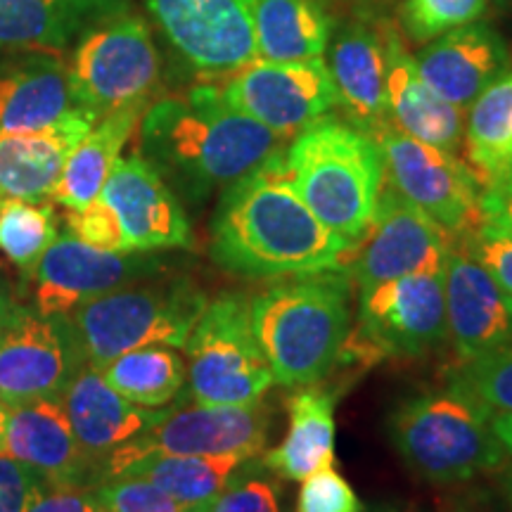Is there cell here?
<instances>
[{"label":"cell","mask_w":512,"mask_h":512,"mask_svg":"<svg viewBox=\"0 0 512 512\" xmlns=\"http://www.w3.org/2000/svg\"><path fill=\"white\" fill-rule=\"evenodd\" d=\"M491 430L501 446L512 456V413H491Z\"/></svg>","instance_id":"obj_44"},{"label":"cell","mask_w":512,"mask_h":512,"mask_svg":"<svg viewBox=\"0 0 512 512\" xmlns=\"http://www.w3.org/2000/svg\"><path fill=\"white\" fill-rule=\"evenodd\" d=\"M375 140L384 159V181L448 235L458 240L482 221L484 185L456 152L422 143L394 126Z\"/></svg>","instance_id":"obj_11"},{"label":"cell","mask_w":512,"mask_h":512,"mask_svg":"<svg viewBox=\"0 0 512 512\" xmlns=\"http://www.w3.org/2000/svg\"><path fill=\"white\" fill-rule=\"evenodd\" d=\"M5 427H8V406L0 401V453H5Z\"/></svg>","instance_id":"obj_46"},{"label":"cell","mask_w":512,"mask_h":512,"mask_svg":"<svg viewBox=\"0 0 512 512\" xmlns=\"http://www.w3.org/2000/svg\"><path fill=\"white\" fill-rule=\"evenodd\" d=\"M297 512H363V503L354 486L330 465L304 479Z\"/></svg>","instance_id":"obj_40"},{"label":"cell","mask_w":512,"mask_h":512,"mask_svg":"<svg viewBox=\"0 0 512 512\" xmlns=\"http://www.w3.org/2000/svg\"><path fill=\"white\" fill-rule=\"evenodd\" d=\"M95 121L74 110L43 131L0 133V200L53 202L64 164Z\"/></svg>","instance_id":"obj_21"},{"label":"cell","mask_w":512,"mask_h":512,"mask_svg":"<svg viewBox=\"0 0 512 512\" xmlns=\"http://www.w3.org/2000/svg\"><path fill=\"white\" fill-rule=\"evenodd\" d=\"M5 456L34 467L50 489H91L88 484L100 482L98 465L76 441L60 399L10 403Z\"/></svg>","instance_id":"obj_18"},{"label":"cell","mask_w":512,"mask_h":512,"mask_svg":"<svg viewBox=\"0 0 512 512\" xmlns=\"http://www.w3.org/2000/svg\"><path fill=\"white\" fill-rule=\"evenodd\" d=\"M482 214L503 223L512 233V174L501 183L484 188Z\"/></svg>","instance_id":"obj_43"},{"label":"cell","mask_w":512,"mask_h":512,"mask_svg":"<svg viewBox=\"0 0 512 512\" xmlns=\"http://www.w3.org/2000/svg\"><path fill=\"white\" fill-rule=\"evenodd\" d=\"M190 396L207 406H249L271 389L273 373L252 328V306L226 294L207 309L183 342Z\"/></svg>","instance_id":"obj_7"},{"label":"cell","mask_w":512,"mask_h":512,"mask_svg":"<svg viewBox=\"0 0 512 512\" xmlns=\"http://www.w3.org/2000/svg\"><path fill=\"white\" fill-rule=\"evenodd\" d=\"M382 38L387 50V102L392 126L422 143L456 152L465 133L463 110L439 98L427 86L415 57H411L394 29L387 27Z\"/></svg>","instance_id":"obj_24"},{"label":"cell","mask_w":512,"mask_h":512,"mask_svg":"<svg viewBox=\"0 0 512 512\" xmlns=\"http://www.w3.org/2000/svg\"><path fill=\"white\" fill-rule=\"evenodd\" d=\"M27 512H105L95 489H46Z\"/></svg>","instance_id":"obj_42"},{"label":"cell","mask_w":512,"mask_h":512,"mask_svg":"<svg viewBox=\"0 0 512 512\" xmlns=\"http://www.w3.org/2000/svg\"><path fill=\"white\" fill-rule=\"evenodd\" d=\"M285 174L313 216L356 245L373 221L384 185V159L375 138L349 121L320 117L283 150Z\"/></svg>","instance_id":"obj_4"},{"label":"cell","mask_w":512,"mask_h":512,"mask_svg":"<svg viewBox=\"0 0 512 512\" xmlns=\"http://www.w3.org/2000/svg\"><path fill=\"white\" fill-rule=\"evenodd\" d=\"M67 230L76 240L102 252H131L119 216L102 197L81 209H67Z\"/></svg>","instance_id":"obj_38"},{"label":"cell","mask_w":512,"mask_h":512,"mask_svg":"<svg viewBox=\"0 0 512 512\" xmlns=\"http://www.w3.org/2000/svg\"><path fill=\"white\" fill-rule=\"evenodd\" d=\"M444 294L448 335L463 361L512 342V297L458 247L446 259Z\"/></svg>","instance_id":"obj_19"},{"label":"cell","mask_w":512,"mask_h":512,"mask_svg":"<svg viewBox=\"0 0 512 512\" xmlns=\"http://www.w3.org/2000/svg\"><path fill=\"white\" fill-rule=\"evenodd\" d=\"M95 496L105 512H209V505L183 503L140 477H117L102 482Z\"/></svg>","instance_id":"obj_36"},{"label":"cell","mask_w":512,"mask_h":512,"mask_svg":"<svg viewBox=\"0 0 512 512\" xmlns=\"http://www.w3.org/2000/svg\"><path fill=\"white\" fill-rule=\"evenodd\" d=\"M159 268V259L147 252H102L64 230L31 268V297L41 313L62 316L102 294L152 278Z\"/></svg>","instance_id":"obj_15"},{"label":"cell","mask_w":512,"mask_h":512,"mask_svg":"<svg viewBox=\"0 0 512 512\" xmlns=\"http://www.w3.org/2000/svg\"><path fill=\"white\" fill-rule=\"evenodd\" d=\"M268 411L261 401L249 406L169 408L157 425L126 441L102 460L100 482L119 477L126 467L155 456H242L256 458L268 439Z\"/></svg>","instance_id":"obj_10"},{"label":"cell","mask_w":512,"mask_h":512,"mask_svg":"<svg viewBox=\"0 0 512 512\" xmlns=\"http://www.w3.org/2000/svg\"><path fill=\"white\" fill-rule=\"evenodd\" d=\"M456 247V238L430 216L403 200L392 185H382L373 221L342 256L339 268L351 275L358 292L411 273H437Z\"/></svg>","instance_id":"obj_12"},{"label":"cell","mask_w":512,"mask_h":512,"mask_svg":"<svg viewBox=\"0 0 512 512\" xmlns=\"http://www.w3.org/2000/svg\"><path fill=\"white\" fill-rule=\"evenodd\" d=\"M503 489H505V498H508V508L512 512V470L505 475V482H503Z\"/></svg>","instance_id":"obj_47"},{"label":"cell","mask_w":512,"mask_h":512,"mask_svg":"<svg viewBox=\"0 0 512 512\" xmlns=\"http://www.w3.org/2000/svg\"><path fill=\"white\" fill-rule=\"evenodd\" d=\"M55 238L53 202L0 200V252L19 271L29 275Z\"/></svg>","instance_id":"obj_33"},{"label":"cell","mask_w":512,"mask_h":512,"mask_svg":"<svg viewBox=\"0 0 512 512\" xmlns=\"http://www.w3.org/2000/svg\"><path fill=\"white\" fill-rule=\"evenodd\" d=\"M252 456H155L126 467L119 477H140L183 503L209 505L238 477ZM117 479V477H114Z\"/></svg>","instance_id":"obj_31"},{"label":"cell","mask_w":512,"mask_h":512,"mask_svg":"<svg viewBox=\"0 0 512 512\" xmlns=\"http://www.w3.org/2000/svg\"><path fill=\"white\" fill-rule=\"evenodd\" d=\"M209 512H283L278 484L249 470L247 463L238 477L211 501Z\"/></svg>","instance_id":"obj_39"},{"label":"cell","mask_w":512,"mask_h":512,"mask_svg":"<svg viewBox=\"0 0 512 512\" xmlns=\"http://www.w3.org/2000/svg\"><path fill=\"white\" fill-rule=\"evenodd\" d=\"M207 297L190 280L157 287H121L69 313L83 363L102 370L140 347H183L207 309Z\"/></svg>","instance_id":"obj_6"},{"label":"cell","mask_w":512,"mask_h":512,"mask_svg":"<svg viewBox=\"0 0 512 512\" xmlns=\"http://www.w3.org/2000/svg\"><path fill=\"white\" fill-rule=\"evenodd\" d=\"M351 275L344 268L292 275L249 299L252 328L280 387H309L342 358L349 339Z\"/></svg>","instance_id":"obj_3"},{"label":"cell","mask_w":512,"mask_h":512,"mask_svg":"<svg viewBox=\"0 0 512 512\" xmlns=\"http://www.w3.org/2000/svg\"><path fill=\"white\" fill-rule=\"evenodd\" d=\"M69 67L74 102L95 119L147 105L159 79V55L145 19L128 10L100 19L79 36Z\"/></svg>","instance_id":"obj_8"},{"label":"cell","mask_w":512,"mask_h":512,"mask_svg":"<svg viewBox=\"0 0 512 512\" xmlns=\"http://www.w3.org/2000/svg\"><path fill=\"white\" fill-rule=\"evenodd\" d=\"M171 46L192 67L233 74L254 62L252 0H145Z\"/></svg>","instance_id":"obj_16"},{"label":"cell","mask_w":512,"mask_h":512,"mask_svg":"<svg viewBox=\"0 0 512 512\" xmlns=\"http://www.w3.org/2000/svg\"><path fill=\"white\" fill-rule=\"evenodd\" d=\"M389 439L415 475L439 486L470 482L505 458L491 411L458 384L403 401L389 418Z\"/></svg>","instance_id":"obj_5"},{"label":"cell","mask_w":512,"mask_h":512,"mask_svg":"<svg viewBox=\"0 0 512 512\" xmlns=\"http://www.w3.org/2000/svg\"><path fill=\"white\" fill-rule=\"evenodd\" d=\"M221 95L228 105L271 128L280 138H294L337 107L335 86L323 57L299 62L256 57L230 74L221 86Z\"/></svg>","instance_id":"obj_13"},{"label":"cell","mask_w":512,"mask_h":512,"mask_svg":"<svg viewBox=\"0 0 512 512\" xmlns=\"http://www.w3.org/2000/svg\"><path fill=\"white\" fill-rule=\"evenodd\" d=\"M337 105L358 131L377 138L392 126L387 102V50L377 31L354 24L332 43L328 62Z\"/></svg>","instance_id":"obj_23"},{"label":"cell","mask_w":512,"mask_h":512,"mask_svg":"<svg viewBox=\"0 0 512 512\" xmlns=\"http://www.w3.org/2000/svg\"><path fill=\"white\" fill-rule=\"evenodd\" d=\"M143 114L145 105H131L95 121V126L74 147L64 164L62 178L53 192V202L67 209H81L98 200L126 140L131 138Z\"/></svg>","instance_id":"obj_28"},{"label":"cell","mask_w":512,"mask_h":512,"mask_svg":"<svg viewBox=\"0 0 512 512\" xmlns=\"http://www.w3.org/2000/svg\"><path fill=\"white\" fill-rule=\"evenodd\" d=\"M69 425L86 456L102 465L114 448L136 439L169 413V408H143L124 399L107 384L100 370L83 366L62 394Z\"/></svg>","instance_id":"obj_22"},{"label":"cell","mask_w":512,"mask_h":512,"mask_svg":"<svg viewBox=\"0 0 512 512\" xmlns=\"http://www.w3.org/2000/svg\"><path fill=\"white\" fill-rule=\"evenodd\" d=\"M456 512H503V510H498L496 505L491 503V501H486V498L475 496V498H470V501L460 503Z\"/></svg>","instance_id":"obj_45"},{"label":"cell","mask_w":512,"mask_h":512,"mask_svg":"<svg viewBox=\"0 0 512 512\" xmlns=\"http://www.w3.org/2000/svg\"><path fill=\"white\" fill-rule=\"evenodd\" d=\"M143 157L192 200L226 188L280 152V136L223 100L219 86H195L143 114Z\"/></svg>","instance_id":"obj_2"},{"label":"cell","mask_w":512,"mask_h":512,"mask_svg":"<svg viewBox=\"0 0 512 512\" xmlns=\"http://www.w3.org/2000/svg\"><path fill=\"white\" fill-rule=\"evenodd\" d=\"M100 197L119 216L131 252L190 245V221L181 202L143 155L119 157Z\"/></svg>","instance_id":"obj_17"},{"label":"cell","mask_w":512,"mask_h":512,"mask_svg":"<svg viewBox=\"0 0 512 512\" xmlns=\"http://www.w3.org/2000/svg\"><path fill=\"white\" fill-rule=\"evenodd\" d=\"M349 247L292 188L283 150L226 185L211 221V259L249 280L330 271Z\"/></svg>","instance_id":"obj_1"},{"label":"cell","mask_w":512,"mask_h":512,"mask_svg":"<svg viewBox=\"0 0 512 512\" xmlns=\"http://www.w3.org/2000/svg\"><path fill=\"white\" fill-rule=\"evenodd\" d=\"M46 489L34 467L0 453V512H27Z\"/></svg>","instance_id":"obj_41"},{"label":"cell","mask_w":512,"mask_h":512,"mask_svg":"<svg viewBox=\"0 0 512 512\" xmlns=\"http://www.w3.org/2000/svg\"><path fill=\"white\" fill-rule=\"evenodd\" d=\"M489 0H403L401 24L411 41L430 43L448 31L479 22Z\"/></svg>","instance_id":"obj_35"},{"label":"cell","mask_w":512,"mask_h":512,"mask_svg":"<svg viewBox=\"0 0 512 512\" xmlns=\"http://www.w3.org/2000/svg\"><path fill=\"white\" fill-rule=\"evenodd\" d=\"M83 366L69 313L46 316L0 287V401L62 399Z\"/></svg>","instance_id":"obj_9"},{"label":"cell","mask_w":512,"mask_h":512,"mask_svg":"<svg viewBox=\"0 0 512 512\" xmlns=\"http://www.w3.org/2000/svg\"><path fill=\"white\" fill-rule=\"evenodd\" d=\"M74 110L81 107L60 55L29 50L0 72V133L43 131Z\"/></svg>","instance_id":"obj_25"},{"label":"cell","mask_w":512,"mask_h":512,"mask_svg":"<svg viewBox=\"0 0 512 512\" xmlns=\"http://www.w3.org/2000/svg\"><path fill=\"white\" fill-rule=\"evenodd\" d=\"M451 384L475 396L491 413H512V342L463 361Z\"/></svg>","instance_id":"obj_34"},{"label":"cell","mask_w":512,"mask_h":512,"mask_svg":"<svg viewBox=\"0 0 512 512\" xmlns=\"http://www.w3.org/2000/svg\"><path fill=\"white\" fill-rule=\"evenodd\" d=\"M456 247L477 261L512 297V233L503 223L482 214V221L460 235Z\"/></svg>","instance_id":"obj_37"},{"label":"cell","mask_w":512,"mask_h":512,"mask_svg":"<svg viewBox=\"0 0 512 512\" xmlns=\"http://www.w3.org/2000/svg\"><path fill=\"white\" fill-rule=\"evenodd\" d=\"M124 0H0V50L57 53L88 27L114 12Z\"/></svg>","instance_id":"obj_26"},{"label":"cell","mask_w":512,"mask_h":512,"mask_svg":"<svg viewBox=\"0 0 512 512\" xmlns=\"http://www.w3.org/2000/svg\"><path fill=\"white\" fill-rule=\"evenodd\" d=\"M415 64L439 98L465 112L508 69L510 50L494 27L472 22L434 38Z\"/></svg>","instance_id":"obj_20"},{"label":"cell","mask_w":512,"mask_h":512,"mask_svg":"<svg viewBox=\"0 0 512 512\" xmlns=\"http://www.w3.org/2000/svg\"><path fill=\"white\" fill-rule=\"evenodd\" d=\"M252 19L261 60H316L330 46V17L316 0H252Z\"/></svg>","instance_id":"obj_29"},{"label":"cell","mask_w":512,"mask_h":512,"mask_svg":"<svg viewBox=\"0 0 512 512\" xmlns=\"http://www.w3.org/2000/svg\"><path fill=\"white\" fill-rule=\"evenodd\" d=\"M335 394L316 384L292 394L290 430L283 444L264 456V467L290 482H304L335 460Z\"/></svg>","instance_id":"obj_27"},{"label":"cell","mask_w":512,"mask_h":512,"mask_svg":"<svg viewBox=\"0 0 512 512\" xmlns=\"http://www.w3.org/2000/svg\"><path fill=\"white\" fill-rule=\"evenodd\" d=\"M107 384L136 406L162 408L183 392L188 368L169 347H140L126 351L100 370Z\"/></svg>","instance_id":"obj_32"},{"label":"cell","mask_w":512,"mask_h":512,"mask_svg":"<svg viewBox=\"0 0 512 512\" xmlns=\"http://www.w3.org/2000/svg\"><path fill=\"white\" fill-rule=\"evenodd\" d=\"M467 110L463 133L467 166L489 188L512 174V67Z\"/></svg>","instance_id":"obj_30"},{"label":"cell","mask_w":512,"mask_h":512,"mask_svg":"<svg viewBox=\"0 0 512 512\" xmlns=\"http://www.w3.org/2000/svg\"><path fill=\"white\" fill-rule=\"evenodd\" d=\"M448 335L444 271L411 273L358 292V347L382 356H422Z\"/></svg>","instance_id":"obj_14"},{"label":"cell","mask_w":512,"mask_h":512,"mask_svg":"<svg viewBox=\"0 0 512 512\" xmlns=\"http://www.w3.org/2000/svg\"><path fill=\"white\" fill-rule=\"evenodd\" d=\"M494 5L501 12H512V0H494Z\"/></svg>","instance_id":"obj_48"}]
</instances>
